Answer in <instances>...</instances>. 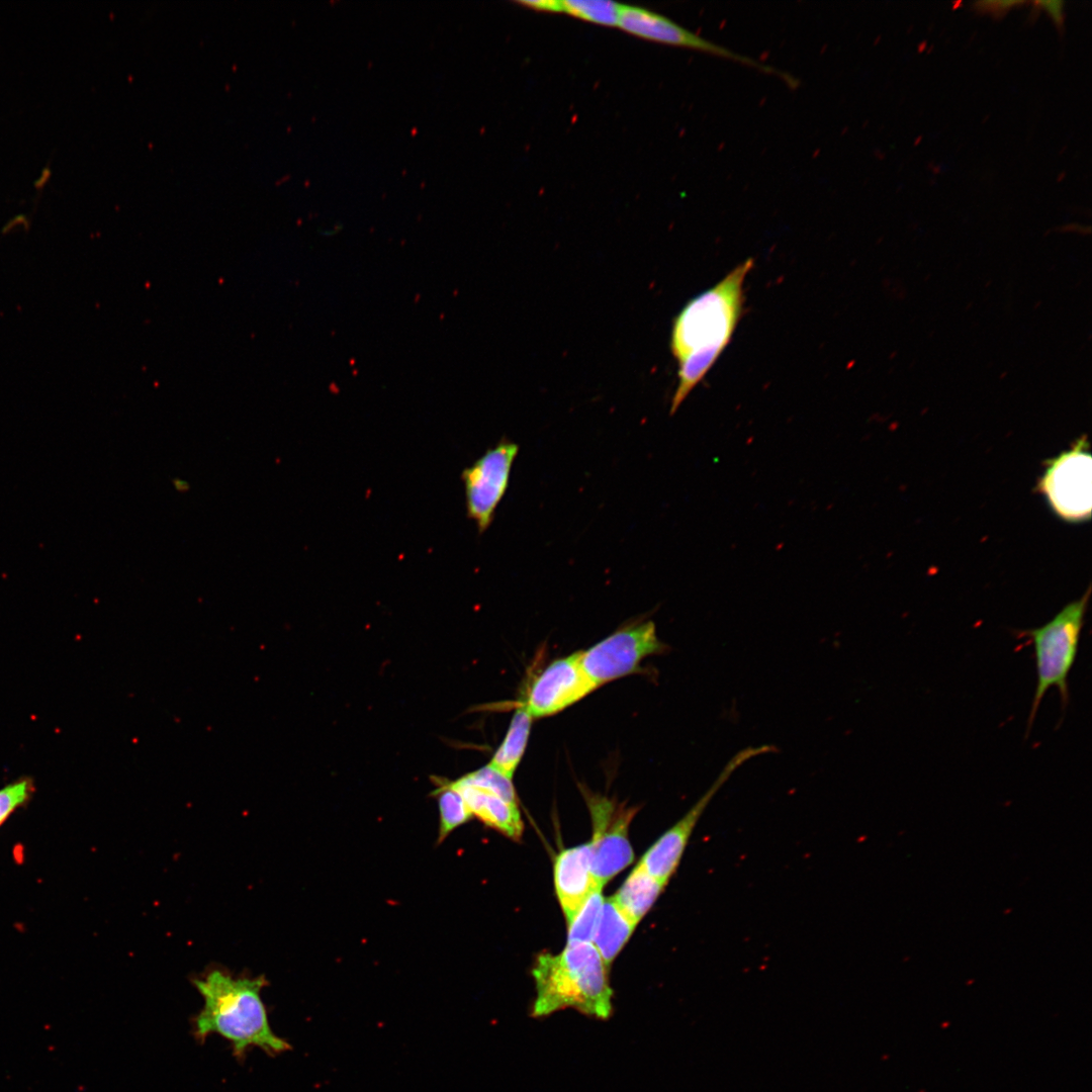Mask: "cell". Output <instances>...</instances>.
Segmentation results:
<instances>
[{"instance_id": "cell-1", "label": "cell", "mask_w": 1092, "mask_h": 1092, "mask_svg": "<svg viewBox=\"0 0 1092 1092\" xmlns=\"http://www.w3.org/2000/svg\"><path fill=\"white\" fill-rule=\"evenodd\" d=\"M753 263L751 258L741 262L716 285L691 299L673 320L670 349L679 369L670 415L730 342L742 313L744 280Z\"/></svg>"}, {"instance_id": "cell-2", "label": "cell", "mask_w": 1092, "mask_h": 1092, "mask_svg": "<svg viewBox=\"0 0 1092 1092\" xmlns=\"http://www.w3.org/2000/svg\"><path fill=\"white\" fill-rule=\"evenodd\" d=\"M193 983L204 1000L194 1018V1035L201 1041L218 1033L232 1043L238 1059H243L250 1046L273 1057L291 1049L269 1024L261 998L266 985L263 977L235 978L214 970Z\"/></svg>"}, {"instance_id": "cell-3", "label": "cell", "mask_w": 1092, "mask_h": 1092, "mask_svg": "<svg viewBox=\"0 0 1092 1092\" xmlns=\"http://www.w3.org/2000/svg\"><path fill=\"white\" fill-rule=\"evenodd\" d=\"M533 977L534 1017H545L564 1008H574L599 1019H607L612 1013L608 967L593 943L566 944L558 954H540Z\"/></svg>"}, {"instance_id": "cell-4", "label": "cell", "mask_w": 1092, "mask_h": 1092, "mask_svg": "<svg viewBox=\"0 0 1092 1092\" xmlns=\"http://www.w3.org/2000/svg\"><path fill=\"white\" fill-rule=\"evenodd\" d=\"M1091 588L1078 600L1067 604L1040 627L1017 630L1018 638H1028L1033 645L1036 687L1027 718L1026 736L1046 692L1057 688L1062 712L1070 702L1069 675L1076 662Z\"/></svg>"}, {"instance_id": "cell-5", "label": "cell", "mask_w": 1092, "mask_h": 1092, "mask_svg": "<svg viewBox=\"0 0 1092 1092\" xmlns=\"http://www.w3.org/2000/svg\"><path fill=\"white\" fill-rule=\"evenodd\" d=\"M1036 491L1044 495L1051 509L1067 522L1089 520L1092 509V458L1086 436L1070 449L1045 460Z\"/></svg>"}, {"instance_id": "cell-6", "label": "cell", "mask_w": 1092, "mask_h": 1092, "mask_svg": "<svg viewBox=\"0 0 1092 1092\" xmlns=\"http://www.w3.org/2000/svg\"><path fill=\"white\" fill-rule=\"evenodd\" d=\"M666 648L656 634L655 624L646 621L628 625L580 651V662L599 688L638 670L644 658L663 653Z\"/></svg>"}, {"instance_id": "cell-7", "label": "cell", "mask_w": 1092, "mask_h": 1092, "mask_svg": "<svg viewBox=\"0 0 1092 1092\" xmlns=\"http://www.w3.org/2000/svg\"><path fill=\"white\" fill-rule=\"evenodd\" d=\"M772 745L747 746L734 754L721 769L710 788L672 827L665 831L644 853L638 866L666 885L677 869L688 841L710 801L732 774L747 760L775 752Z\"/></svg>"}, {"instance_id": "cell-8", "label": "cell", "mask_w": 1092, "mask_h": 1092, "mask_svg": "<svg viewBox=\"0 0 1092 1092\" xmlns=\"http://www.w3.org/2000/svg\"><path fill=\"white\" fill-rule=\"evenodd\" d=\"M593 823L590 870L596 884L604 887L634 859L628 831L636 809L601 795L585 797Z\"/></svg>"}, {"instance_id": "cell-9", "label": "cell", "mask_w": 1092, "mask_h": 1092, "mask_svg": "<svg viewBox=\"0 0 1092 1092\" xmlns=\"http://www.w3.org/2000/svg\"><path fill=\"white\" fill-rule=\"evenodd\" d=\"M518 452V444L503 438L461 473L466 514L474 521L479 534L492 523L496 507L508 489Z\"/></svg>"}, {"instance_id": "cell-10", "label": "cell", "mask_w": 1092, "mask_h": 1092, "mask_svg": "<svg viewBox=\"0 0 1092 1092\" xmlns=\"http://www.w3.org/2000/svg\"><path fill=\"white\" fill-rule=\"evenodd\" d=\"M618 26L628 33L647 40L688 48L740 63L765 74L775 75L790 87H796L798 84V80L787 73L710 41L643 7L621 5Z\"/></svg>"}, {"instance_id": "cell-11", "label": "cell", "mask_w": 1092, "mask_h": 1092, "mask_svg": "<svg viewBox=\"0 0 1092 1092\" xmlns=\"http://www.w3.org/2000/svg\"><path fill=\"white\" fill-rule=\"evenodd\" d=\"M596 689L581 666L580 651H577L552 661L534 679L524 705L533 719L551 716Z\"/></svg>"}, {"instance_id": "cell-12", "label": "cell", "mask_w": 1092, "mask_h": 1092, "mask_svg": "<svg viewBox=\"0 0 1092 1092\" xmlns=\"http://www.w3.org/2000/svg\"><path fill=\"white\" fill-rule=\"evenodd\" d=\"M554 885L567 924L598 886L590 870L589 843L562 850L554 863Z\"/></svg>"}, {"instance_id": "cell-13", "label": "cell", "mask_w": 1092, "mask_h": 1092, "mask_svg": "<svg viewBox=\"0 0 1092 1092\" xmlns=\"http://www.w3.org/2000/svg\"><path fill=\"white\" fill-rule=\"evenodd\" d=\"M447 783L460 793L472 816L512 839L517 840L522 836L524 825L518 804L456 780Z\"/></svg>"}, {"instance_id": "cell-14", "label": "cell", "mask_w": 1092, "mask_h": 1092, "mask_svg": "<svg viewBox=\"0 0 1092 1092\" xmlns=\"http://www.w3.org/2000/svg\"><path fill=\"white\" fill-rule=\"evenodd\" d=\"M664 887L637 864L612 898L625 916L637 925Z\"/></svg>"}, {"instance_id": "cell-15", "label": "cell", "mask_w": 1092, "mask_h": 1092, "mask_svg": "<svg viewBox=\"0 0 1092 1092\" xmlns=\"http://www.w3.org/2000/svg\"><path fill=\"white\" fill-rule=\"evenodd\" d=\"M635 926L636 924L625 916L612 897L604 900L592 943L607 967L619 954Z\"/></svg>"}, {"instance_id": "cell-16", "label": "cell", "mask_w": 1092, "mask_h": 1092, "mask_svg": "<svg viewBox=\"0 0 1092 1092\" xmlns=\"http://www.w3.org/2000/svg\"><path fill=\"white\" fill-rule=\"evenodd\" d=\"M532 721L533 717L526 709L524 703H521L513 715L504 741L498 746L489 762L491 766L509 779L513 778L525 752Z\"/></svg>"}, {"instance_id": "cell-17", "label": "cell", "mask_w": 1092, "mask_h": 1092, "mask_svg": "<svg viewBox=\"0 0 1092 1092\" xmlns=\"http://www.w3.org/2000/svg\"><path fill=\"white\" fill-rule=\"evenodd\" d=\"M434 794L438 796L440 812L438 842H442L453 830L466 823L472 815L460 793L449 786L447 781L439 784Z\"/></svg>"}, {"instance_id": "cell-18", "label": "cell", "mask_w": 1092, "mask_h": 1092, "mask_svg": "<svg viewBox=\"0 0 1092 1092\" xmlns=\"http://www.w3.org/2000/svg\"><path fill=\"white\" fill-rule=\"evenodd\" d=\"M602 889L597 888L588 895L567 924V944L593 942L605 900Z\"/></svg>"}, {"instance_id": "cell-19", "label": "cell", "mask_w": 1092, "mask_h": 1092, "mask_svg": "<svg viewBox=\"0 0 1092 1092\" xmlns=\"http://www.w3.org/2000/svg\"><path fill=\"white\" fill-rule=\"evenodd\" d=\"M563 12L606 26H618L621 4L602 0L562 1Z\"/></svg>"}, {"instance_id": "cell-20", "label": "cell", "mask_w": 1092, "mask_h": 1092, "mask_svg": "<svg viewBox=\"0 0 1092 1092\" xmlns=\"http://www.w3.org/2000/svg\"><path fill=\"white\" fill-rule=\"evenodd\" d=\"M457 782L476 787L497 795L504 800L517 803V795L509 779L489 763L456 780Z\"/></svg>"}, {"instance_id": "cell-21", "label": "cell", "mask_w": 1092, "mask_h": 1092, "mask_svg": "<svg viewBox=\"0 0 1092 1092\" xmlns=\"http://www.w3.org/2000/svg\"><path fill=\"white\" fill-rule=\"evenodd\" d=\"M33 793L34 784L30 778H20L0 788V827L30 801Z\"/></svg>"}, {"instance_id": "cell-22", "label": "cell", "mask_w": 1092, "mask_h": 1092, "mask_svg": "<svg viewBox=\"0 0 1092 1092\" xmlns=\"http://www.w3.org/2000/svg\"><path fill=\"white\" fill-rule=\"evenodd\" d=\"M1022 3L1023 2L1020 1H980L976 3V7L980 11L1002 15L1013 6H1018Z\"/></svg>"}, {"instance_id": "cell-23", "label": "cell", "mask_w": 1092, "mask_h": 1092, "mask_svg": "<svg viewBox=\"0 0 1092 1092\" xmlns=\"http://www.w3.org/2000/svg\"><path fill=\"white\" fill-rule=\"evenodd\" d=\"M1037 5L1041 6L1052 17L1055 24L1058 27H1062L1064 24V2L1063 1H1037Z\"/></svg>"}, {"instance_id": "cell-24", "label": "cell", "mask_w": 1092, "mask_h": 1092, "mask_svg": "<svg viewBox=\"0 0 1092 1092\" xmlns=\"http://www.w3.org/2000/svg\"><path fill=\"white\" fill-rule=\"evenodd\" d=\"M520 5L527 8L547 11V12H563L562 1L556 0H540V1H519Z\"/></svg>"}]
</instances>
